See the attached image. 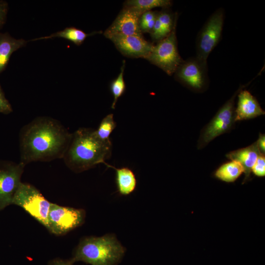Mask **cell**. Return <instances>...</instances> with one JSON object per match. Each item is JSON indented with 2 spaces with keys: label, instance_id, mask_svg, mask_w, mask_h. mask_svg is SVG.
<instances>
[{
  "label": "cell",
  "instance_id": "cell-1",
  "mask_svg": "<svg viewBox=\"0 0 265 265\" xmlns=\"http://www.w3.org/2000/svg\"><path fill=\"white\" fill-rule=\"evenodd\" d=\"M72 133L58 121L47 116L36 117L21 130L20 162L50 161L63 159Z\"/></svg>",
  "mask_w": 265,
  "mask_h": 265
},
{
  "label": "cell",
  "instance_id": "cell-2",
  "mask_svg": "<svg viewBox=\"0 0 265 265\" xmlns=\"http://www.w3.org/2000/svg\"><path fill=\"white\" fill-rule=\"evenodd\" d=\"M111 152L110 139L102 140L95 130L80 128L72 133L62 159L68 168L80 172L103 163L111 156Z\"/></svg>",
  "mask_w": 265,
  "mask_h": 265
},
{
  "label": "cell",
  "instance_id": "cell-3",
  "mask_svg": "<svg viewBox=\"0 0 265 265\" xmlns=\"http://www.w3.org/2000/svg\"><path fill=\"white\" fill-rule=\"evenodd\" d=\"M124 248L113 235L90 237L80 243L70 261H82L91 265H116L123 256Z\"/></svg>",
  "mask_w": 265,
  "mask_h": 265
},
{
  "label": "cell",
  "instance_id": "cell-4",
  "mask_svg": "<svg viewBox=\"0 0 265 265\" xmlns=\"http://www.w3.org/2000/svg\"><path fill=\"white\" fill-rule=\"evenodd\" d=\"M177 16L176 13L174 26L169 34L154 45L151 53L145 58L169 76L174 73L184 61L178 50L176 34Z\"/></svg>",
  "mask_w": 265,
  "mask_h": 265
},
{
  "label": "cell",
  "instance_id": "cell-5",
  "mask_svg": "<svg viewBox=\"0 0 265 265\" xmlns=\"http://www.w3.org/2000/svg\"><path fill=\"white\" fill-rule=\"evenodd\" d=\"M252 80L246 85H241L203 129L198 141V149H201L205 147L213 139L227 132L232 129L236 122L235 120L236 97L240 90L246 86Z\"/></svg>",
  "mask_w": 265,
  "mask_h": 265
},
{
  "label": "cell",
  "instance_id": "cell-6",
  "mask_svg": "<svg viewBox=\"0 0 265 265\" xmlns=\"http://www.w3.org/2000/svg\"><path fill=\"white\" fill-rule=\"evenodd\" d=\"M12 204L22 208L47 228L51 203L35 187L22 182L14 196Z\"/></svg>",
  "mask_w": 265,
  "mask_h": 265
},
{
  "label": "cell",
  "instance_id": "cell-7",
  "mask_svg": "<svg viewBox=\"0 0 265 265\" xmlns=\"http://www.w3.org/2000/svg\"><path fill=\"white\" fill-rule=\"evenodd\" d=\"M224 11L220 8L213 13L201 29L196 41V58L207 66V59L220 41L224 21Z\"/></svg>",
  "mask_w": 265,
  "mask_h": 265
},
{
  "label": "cell",
  "instance_id": "cell-8",
  "mask_svg": "<svg viewBox=\"0 0 265 265\" xmlns=\"http://www.w3.org/2000/svg\"><path fill=\"white\" fill-rule=\"evenodd\" d=\"M84 217L85 212L82 209L51 203L46 228L54 235H64L81 225Z\"/></svg>",
  "mask_w": 265,
  "mask_h": 265
},
{
  "label": "cell",
  "instance_id": "cell-9",
  "mask_svg": "<svg viewBox=\"0 0 265 265\" xmlns=\"http://www.w3.org/2000/svg\"><path fill=\"white\" fill-rule=\"evenodd\" d=\"M25 164L0 160V211L12 204L14 196L21 184Z\"/></svg>",
  "mask_w": 265,
  "mask_h": 265
},
{
  "label": "cell",
  "instance_id": "cell-10",
  "mask_svg": "<svg viewBox=\"0 0 265 265\" xmlns=\"http://www.w3.org/2000/svg\"><path fill=\"white\" fill-rule=\"evenodd\" d=\"M174 73L176 80L192 90L200 92L207 86V66L196 57L184 60Z\"/></svg>",
  "mask_w": 265,
  "mask_h": 265
},
{
  "label": "cell",
  "instance_id": "cell-11",
  "mask_svg": "<svg viewBox=\"0 0 265 265\" xmlns=\"http://www.w3.org/2000/svg\"><path fill=\"white\" fill-rule=\"evenodd\" d=\"M124 55L132 58H145L151 53L154 45L143 37L120 34H105Z\"/></svg>",
  "mask_w": 265,
  "mask_h": 265
},
{
  "label": "cell",
  "instance_id": "cell-12",
  "mask_svg": "<svg viewBox=\"0 0 265 265\" xmlns=\"http://www.w3.org/2000/svg\"><path fill=\"white\" fill-rule=\"evenodd\" d=\"M143 12L132 7L124 6L112 24L105 31V34H120L142 36L139 20Z\"/></svg>",
  "mask_w": 265,
  "mask_h": 265
},
{
  "label": "cell",
  "instance_id": "cell-13",
  "mask_svg": "<svg viewBox=\"0 0 265 265\" xmlns=\"http://www.w3.org/2000/svg\"><path fill=\"white\" fill-rule=\"evenodd\" d=\"M237 106L235 110V121L254 118L265 114L256 98L242 89L238 94Z\"/></svg>",
  "mask_w": 265,
  "mask_h": 265
},
{
  "label": "cell",
  "instance_id": "cell-14",
  "mask_svg": "<svg viewBox=\"0 0 265 265\" xmlns=\"http://www.w3.org/2000/svg\"><path fill=\"white\" fill-rule=\"evenodd\" d=\"M260 155H262L255 142L249 146L229 153L226 157L231 160L239 162L242 166L245 174L243 184L250 178L252 168Z\"/></svg>",
  "mask_w": 265,
  "mask_h": 265
},
{
  "label": "cell",
  "instance_id": "cell-15",
  "mask_svg": "<svg viewBox=\"0 0 265 265\" xmlns=\"http://www.w3.org/2000/svg\"><path fill=\"white\" fill-rule=\"evenodd\" d=\"M27 42L23 39H15L7 32H0V74L7 67L11 54Z\"/></svg>",
  "mask_w": 265,
  "mask_h": 265
},
{
  "label": "cell",
  "instance_id": "cell-16",
  "mask_svg": "<svg viewBox=\"0 0 265 265\" xmlns=\"http://www.w3.org/2000/svg\"><path fill=\"white\" fill-rule=\"evenodd\" d=\"M103 163L115 170L116 186L120 194L128 195L134 191L137 181L135 174L131 169L126 167L117 168L106 162Z\"/></svg>",
  "mask_w": 265,
  "mask_h": 265
},
{
  "label": "cell",
  "instance_id": "cell-17",
  "mask_svg": "<svg viewBox=\"0 0 265 265\" xmlns=\"http://www.w3.org/2000/svg\"><path fill=\"white\" fill-rule=\"evenodd\" d=\"M98 33V32L95 31L90 33H86L82 30L75 27H68L62 30L52 33L50 35L36 38L32 39L31 41H35L39 40L58 37L66 39L71 41L75 45L80 46L83 43L88 36H92Z\"/></svg>",
  "mask_w": 265,
  "mask_h": 265
},
{
  "label": "cell",
  "instance_id": "cell-18",
  "mask_svg": "<svg viewBox=\"0 0 265 265\" xmlns=\"http://www.w3.org/2000/svg\"><path fill=\"white\" fill-rule=\"evenodd\" d=\"M244 172L241 165L236 161L231 160L221 165L215 171L217 179L227 182H235Z\"/></svg>",
  "mask_w": 265,
  "mask_h": 265
},
{
  "label": "cell",
  "instance_id": "cell-19",
  "mask_svg": "<svg viewBox=\"0 0 265 265\" xmlns=\"http://www.w3.org/2000/svg\"><path fill=\"white\" fill-rule=\"evenodd\" d=\"M171 5L172 1L169 0H129L125 2V6L133 8L143 13L154 8H167Z\"/></svg>",
  "mask_w": 265,
  "mask_h": 265
},
{
  "label": "cell",
  "instance_id": "cell-20",
  "mask_svg": "<svg viewBox=\"0 0 265 265\" xmlns=\"http://www.w3.org/2000/svg\"><path fill=\"white\" fill-rule=\"evenodd\" d=\"M125 67V61L123 60L121 67L120 73L118 77L113 80L110 84V90L113 96V100L111 105V108L114 109L118 99L124 93L126 90V84L124 80L123 74Z\"/></svg>",
  "mask_w": 265,
  "mask_h": 265
},
{
  "label": "cell",
  "instance_id": "cell-21",
  "mask_svg": "<svg viewBox=\"0 0 265 265\" xmlns=\"http://www.w3.org/2000/svg\"><path fill=\"white\" fill-rule=\"evenodd\" d=\"M117 126L114 120L113 114L111 113L105 116L95 130L97 136L102 140H109V136Z\"/></svg>",
  "mask_w": 265,
  "mask_h": 265
},
{
  "label": "cell",
  "instance_id": "cell-22",
  "mask_svg": "<svg viewBox=\"0 0 265 265\" xmlns=\"http://www.w3.org/2000/svg\"><path fill=\"white\" fill-rule=\"evenodd\" d=\"M157 18L165 32L169 34L174 26L175 17L173 19L171 14L166 11H162L158 13Z\"/></svg>",
  "mask_w": 265,
  "mask_h": 265
},
{
  "label": "cell",
  "instance_id": "cell-23",
  "mask_svg": "<svg viewBox=\"0 0 265 265\" xmlns=\"http://www.w3.org/2000/svg\"><path fill=\"white\" fill-rule=\"evenodd\" d=\"M150 34L152 38L158 42L164 39L169 35L164 30L158 18L156 19L154 27Z\"/></svg>",
  "mask_w": 265,
  "mask_h": 265
},
{
  "label": "cell",
  "instance_id": "cell-24",
  "mask_svg": "<svg viewBox=\"0 0 265 265\" xmlns=\"http://www.w3.org/2000/svg\"><path fill=\"white\" fill-rule=\"evenodd\" d=\"M252 172L258 177L265 176V157L260 155L252 168Z\"/></svg>",
  "mask_w": 265,
  "mask_h": 265
},
{
  "label": "cell",
  "instance_id": "cell-25",
  "mask_svg": "<svg viewBox=\"0 0 265 265\" xmlns=\"http://www.w3.org/2000/svg\"><path fill=\"white\" fill-rule=\"evenodd\" d=\"M12 106L6 98L4 93L0 85V113L8 114L12 112Z\"/></svg>",
  "mask_w": 265,
  "mask_h": 265
},
{
  "label": "cell",
  "instance_id": "cell-26",
  "mask_svg": "<svg viewBox=\"0 0 265 265\" xmlns=\"http://www.w3.org/2000/svg\"><path fill=\"white\" fill-rule=\"evenodd\" d=\"M158 12L152 10L144 12L140 16L139 26L143 25L157 18Z\"/></svg>",
  "mask_w": 265,
  "mask_h": 265
},
{
  "label": "cell",
  "instance_id": "cell-27",
  "mask_svg": "<svg viewBox=\"0 0 265 265\" xmlns=\"http://www.w3.org/2000/svg\"><path fill=\"white\" fill-rule=\"evenodd\" d=\"M8 8L7 2L6 1L0 0V30L6 22Z\"/></svg>",
  "mask_w": 265,
  "mask_h": 265
},
{
  "label": "cell",
  "instance_id": "cell-28",
  "mask_svg": "<svg viewBox=\"0 0 265 265\" xmlns=\"http://www.w3.org/2000/svg\"><path fill=\"white\" fill-rule=\"evenodd\" d=\"M259 150L262 155L265 156V134H260L258 139L256 141Z\"/></svg>",
  "mask_w": 265,
  "mask_h": 265
},
{
  "label": "cell",
  "instance_id": "cell-29",
  "mask_svg": "<svg viewBox=\"0 0 265 265\" xmlns=\"http://www.w3.org/2000/svg\"><path fill=\"white\" fill-rule=\"evenodd\" d=\"M50 265H72V263L63 260H56L53 261Z\"/></svg>",
  "mask_w": 265,
  "mask_h": 265
}]
</instances>
